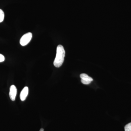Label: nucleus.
Here are the masks:
<instances>
[{
    "mask_svg": "<svg viewBox=\"0 0 131 131\" xmlns=\"http://www.w3.org/2000/svg\"><path fill=\"white\" fill-rule=\"evenodd\" d=\"M65 51L64 47L61 45L57 47L56 56L54 62V65L56 68H59L62 64L64 60Z\"/></svg>",
    "mask_w": 131,
    "mask_h": 131,
    "instance_id": "nucleus-1",
    "label": "nucleus"
},
{
    "mask_svg": "<svg viewBox=\"0 0 131 131\" xmlns=\"http://www.w3.org/2000/svg\"><path fill=\"white\" fill-rule=\"evenodd\" d=\"M32 38V34L31 32H28L24 34L20 39V43L22 46H25L28 44Z\"/></svg>",
    "mask_w": 131,
    "mask_h": 131,
    "instance_id": "nucleus-2",
    "label": "nucleus"
},
{
    "mask_svg": "<svg viewBox=\"0 0 131 131\" xmlns=\"http://www.w3.org/2000/svg\"><path fill=\"white\" fill-rule=\"evenodd\" d=\"M16 94H17V89L16 87L14 85H12L9 89V96L12 101L15 100Z\"/></svg>",
    "mask_w": 131,
    "mask_h": 131,
    "instance_id": "nucleus-3",
    "label": "nucleus"
},
{
    "mask_svg": "<svg viewBox=\"0 0 131 131\" xmlns=\"http://www.w3.org/2000/svg\"><path fill=\"white\" fill-rule=\"evenodd\" d=\"M28 94V88L27 87H25L20 93V98L21 101H23L26 100Z\"/></svg>",
    "mask_w": 131,
    "mask_h": 131,
    "instance_id": "nucleus-4",
    "label": "nucleus"
},
{
    "mask_svg": "<svg viewBox=\"0 0 131 131\" xmlns=\"http://www.w3.org/2000/svg\"><path fill=\"white\" fill-rule=\"evenodd\" d=\"M80 78L81 80H84L86 81L91 82L93 81V79L92 78L86 74L83 73L81 74L80 75Z\"/></svg>",
    "mask_w": 131,
    "mask_h": 131,
    "instance_id": "nucleus-5",
    "label": "nucleus"
},
{
    "mask_svg": "<svg viewBox=\"0 0 131 131\" xmlns=\"http://www.w3.org/2000/svg\"><path fill=\"white\" fill-rule=\"evenodd\" d=\"M5 14L2 9H0V23L2 22L4 20Z\"/></svg>",
    "mask_w": 131,
    "mask_h": 131,
    "instance_id": "nucleus-6",
    "label": "nucleus"
},
{
    "mask_svg": "<svg viewBox=\"0 0 131 131\" xmlns=\"http://www.w3.org/2000/svg\"><path fill=\"white\" fill-rule=\"evenodd\" d=\"M125 131H131V123L127 124L125 127Z\"/></svg>",
    "mask_w": 131,
    "mask_h": 131,
    "instance_id": "nucleus-7",
    "label": "nucleus"
},
{
    "mask_svg": "<svg viewBox=\"0 0 131 131\" xmlns=\"http://www.w3.org/2000/svg\"><path fill=\"white\" fill-rule=\"evenodd\" d=\"M5 60V57L2 54H0V62H3Z\"/></svg>",
    "mask_w": 131,
    "mask_h": 131,
    "instance_id": "nucleus-8",
    "label": "nucleus"
},
{
    "mask_svg": "<svg viewBox=\"0 0 131 131\" xmlns=\"http://www.w3.org/2000/svg\"><path fill=\"white\" fill-rule=\"evenodd\" d=\"M81 82L83 84H89L91 83V82L86 81L84 80H81Z\"/></svg>",
    "mask_w": 131,
    "mask_h": 131,
    "instance_id": "nucleus-9",
    "label": "nucleus"
},
{
    "mask_svg": "<svg viewBox=\"0 0 131 131\" xmlns=\"http://www.w3.org/2000/svg\"><path fill=\"white\" fill-rule=\"evenodd\" d=\"M39 131H44V129H43V128H41Z\"/></svg>",
    "mask_w": 131,
    "mask_h": 131,
    "instance_id": "nucleus-10",
    "label": "nucleus"
}]
</instances>
